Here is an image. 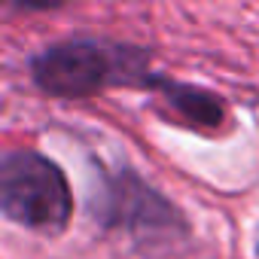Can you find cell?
<instances>
[{
  "label": "cell",
  "mask_w": 259,
  "mask_h": 259,
  "mask_svg": "<svg viewBox=\"0 0 259 259\" xmlns=\"http://www.w3.org/2000/svg\"><path fill=\"white\" fill-rule=\"evenodd\" d=\"M34 82L52 98H89L119 85H156L150 55L107 40H67L31 61Z\"/></svg>",
  "instance_id": "1"
},
{
  "label": "cell",
  "mask_w": 259,
  "mask_h": 259,
  "mask_svg": "<svg viewBox=\"0 0 259 259\" xmlns=\"http://www.w3.org/2000/svg\"><path fill=\"white\" fill-rule=\"evenodd\" d=\"M0 210L16 226L61 232L73 213L64 171L31 150H10L0 162Z\"/></svg>",
  "instance_id": "2"
},
{
  "label": "cell",
  "mask_w": 259,
  "mask_h": 259,
  "mask_svg": "<svg viewBox=\"0 0 259 259\" xmlns=\"http://www.w3.org/2000/svg\"><path fill=\"white\" fill-rule=\"evenodd\" d=\"M110 210L107 217L110 220H119V223H135V226H159V229H168L171 226V217L174 210L168 207V201H162L153 189H147L141 180H132V177H119L113 192H110Z\"/></svg>",
  "instance_id": "3"
},
{
  "label": "cell",
  "mask_w": 259,
  "mask_h": 259,
  "mask_svg": "<svg viewBox=\"0 0 259 259\" xmlns=\"http://www.w3.org/2000/svg\"><path fill=\"white\" fill-rule=\"evenodd\" d=\"M156 89L165 92V101L177 110V116H183L189 125L198 128H220V122L226 119V107L217 95L201 92L195 85H180V82H165L159 79Z\"/></svg>",
  "instance_id": "4"
}]
</instances>
